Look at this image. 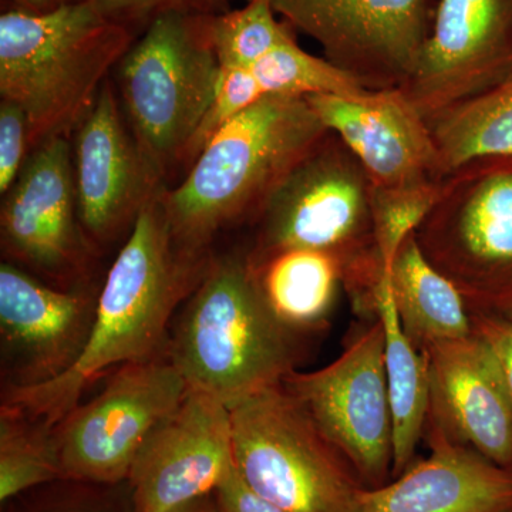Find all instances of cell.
I'll return each instance as SVG.
<instances>
[{
  "label": "cell",
  "instance_id": "6da1fadb",
  "mask_svg": "<svg viewBox=\"0 0 512 512\" xmlns=\"http://www.w3.org/2000/svg\"><path fill=\"white\" fill-rule=\"evenodd\" d=\"M164 188L138 215L99 291L86 349L72 369L52 382L3 387L2 404L56 426L83 393L110 369L167 356L170 322L201 284L210 252L175 241Z\"/></svg>",
  "mask_w": 512,
  "mask_h": 512
},
{
  "label": "cell",
  "instance_id": "7a4b0ae2",
  "mask_svg": "<svg viewBox=\"0 0 512 512\" xmlns=\"http://www.w3.org/2000/svg\"><path fill=\"white\" fill-rule=\"evenodd\" d=\"M306 97L265 96L215 134L183 183L165 190L175 241L210 252L222 229L264 207L303 158L328 137Z\"/></svg>",
  "mask_w": 512,
  "mask_h": 512
},
{
  "label": "cell",
  "instance_id": "3957f363",
  "mask_svg": "<svg viewBox=\"0 0 512 512\" xmlns=\"http://www.w3.org/2000/svg\"><path fill=\"white\" fill-rule=\"evenodd\" d=\"M131 45L133 29L93 0L47 13H2L0 96L25 111L30 151L79 127Z\"/></svg>",
  "mask_w": 512,
  "mask_h": 512
},
{
  "label": "cell",
  "instance_id": "277c9868",
  "mask_svg": "<svg viewBox=\"0 0 512 512\" xmlns=\"http://www.w3.org/2000/svg\"><path fill=\"white\" fill-rule=\"evenodd\" d=\"M296 340L265 302L247 258L214 259L178 316L167 356L188 389L231 409L296 370Z\"/></svg>",
  "mask_w": 512,
  "mask_h": 512
},
{
  "label": "cell",
  "instance_id": "5b68a950",
  "mask_svg": "<svg viewBox=\"0 0 512 512\" xmlns=\"http://www.w3.org/2000/svg\"><path fill=\"white\" fill-rule=\"evenodd\" d=\"M254 262L288 249L329 252L345 265L343 285L360 301L375 291L373 185L359 158L330 133L272 192L256 215Z\"/></svg>",
  "mask_w": 512,
  "mask_h": 512
},
{
  "label": "cell",
  "instance_id": "8992f818",
  "mask_svg": "<svg viewBox=\"0 0 512 512\" xmlns=\"http://www.w3.org/2000/svg\"><path fill=\"white\" fill-rule=\"evenodd\" d=\"M211 19L158 16L116 67L128 126L164 177L171 165L185 161L220 77Z\"/></svg>",
  "mask_w": 512,
  "mask_h": 512
},
{
  "label": "cell",
  "instance_id": "52a82bcc",
  "mask_svg": "<svg viewBox=\"0 0 512 512\" xmlns=\"http://www.w3.org/2000/svg\"><path fill=\"white\" fill-rule=\"evenodd\" d=\"M229 412L235 467L255 493L285 512H353L363 487L282 384Z\"/></svg>",
  "mask_w": 512,
  "mask_h": 512
},
{
  "label": "cell",
  "instance_id": "ba28073f",
  "mask_svg": "<svg viewBox=\"0 0 512 512\" xmlns=\"http://www.w3.org/2000/svg\"><path fill=\"white\" fill-rule=\"evenodd\" d=\"M414 237L470 308L511 302L512 156L478 158L448 174Z\"/></svg>",
  "mask_w": 512,
  "mask_h": 512
},
{
  "label": "cell",
  "instance_id": "9c48e42d",
  "mask_svg": "<svg viewBox=\"0 0 512 512\" xmlns=\"http://www.w3.org/2000/svg\"><path fill=\"white\" fill-rule=\"evenodd\" d=\"M187 392L168 356L114 370L94 399L56 424L63 480L126 483L144 441Z\"/></svg>",
  "mask_w": 512,
  "mask_h": 512
},
{
  "label": "cell",
  "instance_id": "30bf717a",
  "mask_svg": "<svg viewBox=\"0 0 512 512\" xmlns=\"http://www.w3.org/2000/svg\"><path fill=\"white\" fill-rule=\"evenodd\" d=\"M323 57L370 92L403 89L429 42L439 0H272Z\"/></svg>",
  "mask_w": 512,
  "mask_h": 512
},
{
  "label": "cell",
  "instance_id": "8fae6325",
  "mask_svg": "<svg viewBox=\"0 0 512 512\" xmlns=\"http://www.w3.org/2000/svg\"><path fill=\"white\" fill-rule=\"evenodd\" d=\"M281 384L360 477L383 485L393 468V421L379 319L330 365L293 370Z\"/></svg>",
  "mask_w": 512,
  "mask_h": 512
},
{
  "label": "cell",
  "instance_id": "7c38bea8",
  "mask_svg": "<svg viewBox=\"0 0 512 512\" xmlns=\"http://www.w3.org/2000/svg\"><path fill=\"white\" fill-rule=\"evenodd\" d=\"M0 234L9 262L60 288L84 279L96 249L79 220L69 137L50 138L30 151L2 202Z\"/></svg>",
  "mask_w": 512,
  "mask_h": 512
},
{
  "label": "cell",
  "instance_id": "4fadbf2b",
  "mask_svg": "<svg viewBox=\"0 0 512 512\" xmlns=\"http://www.w3.org/2000/svg\"><path fill=\"white\" fill-rule=\"evenodd\" d=\"M72 161L79 220L94 249L133 228L165 188L164 174L138 144L109 80L76 128Z\"/></svg>",
  "mask_w": 512,
  "mask_h": 512
},
{
  "label": "cell",
  "instance_id": "5bb4252c",
  "mask_svg": "<svg viewBox=\"0 0 512 512\" xmlns=\"http://www.w3.org/2000/svg\"><path fill=\"white\" fill-rule=\"evenodd\" d=\"M234 467L229 407L187 387L181 403L144 441L127 483L137 512H171L215 493Z\"/></svg>",
  "mask_w": 512,
  "mask_h": 512
},
{
  "label": "cell",
  "instance_id": "9a60e30c",
  "mask_svg": "<svg viewBox=\"0 0 512 512\" xmlns=\"http://www.w3.org/2000/svg\"><path fill=\"white\" fill-rule=\"evenodd\" d=\"M99 292L60 288L12 262L0 265L3 387L52 382L72 369L92 333Z\"/></svg>",
  "mask_w": 512,
  "mask_h": 512
},
{
  "label": "cell",
  "instance_id": "2e32d148",
  "mask_svg": "<svg viewBox=\"0 0 512 512\" xmlns=\"http://www.w3.org/2000/svg\"><path fill=\"white\" fill-rule=\"evenodd\" d=\"M306 99L330 133L359 158L373 190H439L446 177L429 123L402 89L352 96L315 94Z\"/></svg>",
  "mask_w": 512,
  "mask_h": 512
},
{
  "label": "cell",
  "instance_id": "e0dca14e",
  "mask_svg": "<svg viewBox=\"0 0 512 512\" xmlns=\"http://www.w3.org/2000/svg\"><path fill=\"white\" fill-rule=\"evenodd\" d=\"M512 77V0H439L433 32L403 92L424 119Z\"/></svg>",
  "mask_w": 512,
  "mask_h": 512
},
{
  "label": "cell",
  "instance_id": "ac0fdd59",
  "mask_svg": "<svg viewBox=\"0 0 512 512\" xmlns=\"http://www.w3.org/2000/svg\"><path fill=\"white\" fill-rule=\"evenodd\" d=\"M430 412L451 439L504 468L512 466V399L485 340L464 338L426 350Z\"/></svg>",
  "mask_w": 512,
  "mask_h": 512
},
{
  "label": "cell",
  "instance_id": "d6986e66",
  "mask_svg": "<svg viewBox=\"0 0 512 512\" xmlns=\"http://www.w3.org/2000/svg\"><path fill=\"white\" fill-rule=\"evenodd\" d=\"M512 471L434 424L431 454L396 480L362 488L353 512H511Z\"/></svg>",
  "mask_w": 512,
  "mask_h": 512
},
{
  "label": "cell",
  "instance_id": "ffe728a7",
  "mask_svg": "<svg viewBox=\"0 0 512 512\" xmlns=\"http://www.w3.org/2000/svg\"><path fill=\"white\" fill-rule=\"evenodd\" d=\"M382 274L389 279L403 328L417 348L426 350L473 332L467 299L454 282L430 264L414 232L397 251L389 271Z\"/></svg>",
  "mask_w": 512,
  "mask_h": 512
},
{
  "label": "cell",
  "instance_id": "44dd1931",
  "mask_svg": "<svg viewBox=\"0 0 512 512\" xmlns=\"http://www.w3.org/2000/svg\"><path fill=\"white\" fill-rule=\"evenodd\" d=\"M375 313L384 330V367L393 421V473L402 474L414 456L430 413L426 353L407 335L386 275L375 293Z\"/></svg>",
  "mask_w": 512,
  "mask_h": 512
},
{
  "label": "cell",
  "instance_id": "7402d4cb",
  "mask_svg": "<svg viewBox=\"0 0 512 512\" xmlns=\"http://www.w3.org/2000/svg\"><path fill=\"white\" fill-rule=\"evenodd\" d=\"M248 265L276 318L298 333L325 322L345 281L342 259L313 249H288Z\"/></svg>",
  "mask_w": 512,
  "mask_h": 512
},
{
  "label": "cell",
  "instance_id": "603a6c76",
  "mask_svg": "<svg viewBox=\"0 0 512 512\" xmlns=\"http://www.w3.org/2000/svg\"><path fill=\"white\" fill-rule=\"evenodd\" d=\"M444 177L478 158L512 156V77L427 119Z\"/></svg>",
  "mask_w": 512,
  "mask_h": 512
},
{
  "label": "cell",
  "instance_id": "cb8c5ba5",
  "mask_svg": "<svg viewBox=\"0 0 512 512\" xmlns=\"http://www.w3.org/2000/svg\"><path fill=\"white\" fill-rule=\"evenodd\" d=\"M63 480L56 426L18 407H0V501Z\"/></svg>",
  "mask_w": 512,
  "mask_h": 512
},
{
  "label": "cell",
  "instance_id": "d4e9b609",
  "mask_svg": "<svg viewBox=\"0 0 512 512\" xmlns=\"http://www.w3.org/2000/svg\"><path fill=\"white\" fill-rule=\"evenodd\" d=\"M264 96H352L367 92L355 79L299 47L295 36L251 67Z\"/></svg>",
  "mask_w": 512,
  "mask_h": 512
},
{
  "label": "cell",
  "instance_id": "484cf974",
  "mask_svg": "<svg viewBox=\"0 0 512 512\" xmlns=\"http://www.w3.org/2000/svg\"><path fill=\"white\" fill-rule=\"evenodd\" d=\"M211 37L221 67L251 69L288 42L293 29L276 19L272 0H247L244 8L212 16Z\"/></svg>",
  "mask_w": 512,
  "mask_h": 512
},
{
  "label": "cell",
  "instance_id": "4316f807",
  "mask_svg": "<svg viewBox=\"0 0 512 512\" xmlns=\"http://www.w3.org/2000/svg\"><path fill=\"white\" fill-rule=\"evenodd\" d=\"M264 97L251 69H238V67L224 69L221 67L214 97H212L204 119L195 131L194 138L185 154V163H194L202 148L210 143L215 134L220 133L222 128L231 123L242 111L254 106Z\"/></svg>",
  "mask_w": 512,
  "mask_h": 512
},
{
  "label": "cell",
  "instance_id": "83f0119b",
  "mask_svg": "<svg viewBox=\"0 0 512 512\" xmlns=\"http://www.w3.org/2000/svg\"><path fill=\"white\" fill-rule=\"evenodd\" d=\"M64 481V487L43 493L16 512H137L130 485L126 491H121L126 483L104 485Z\"/></svg>",
  "mask_w": 512,
  "mask_h": 512
},
{
  "label": "cell",
  "instance_id": "f1b7e54d",
  "mask_svg": "<svg viewBox=\"0 0 512 512\" xmlns=\"http://www.w3.org/2000/svg\"><path fill=\"white\" fill-rule=\"evenodd\" d=\"M111 19L130 26L148 25L167 13L215 16L228 12L231 0H93Z\"/></svg>",
  "mask_w": 512,
  "mask_h": 512
},
{
  "label": "cell",
  "instance_id": "f546056e",
  "mask_svg": "<svg viewBox=\"0 0 512 512\" xmlns=\"http://www.w3.org/2000/svg\"><path fill=\"white\" fill-rule=\"evenodd\" d=\"M30 154L25 111L9 100L0 101V191L10 190Z\"/></svg>",
  "mask_w": 512,
  "mask_h": 512
},
{
  "label": "cell",
  "instance_id": "4dcf8cb0",
  "mask_svg": "<svg viewBox=\"0 0 512 512\" xmlns=\"http://www.w3.org/2000/svg\"><path fill=\"white\" fill-rule=\"evenodd\" d=\"M473 329L491 349L512 399V319L491 309H476Z\"/></svg>",
  "mask_w": 512,
  "mask_h": 512
},
{
  "label": "cell",
  "instance_id": "1f68e13d",
  "mask_svg": "<svg viewBox=\"0 0 512 512\" xmlns=\"http://www.w3.org/2000/svg\"><path fill=\"white\" fill-rule=\"evenodd\" d=\"M215 494L225 512H285L255 493L238 473L237 467L218 485Z\"/></svg>",
  "mask_w": 512,
  "mask_h": 512
},
{
  "label": "cell",
  "instance_id": "d6a6232c",
  "mask_svg": "<svg viewBox=\"0 0 512 512\" xmlns=\"http://www.w3.org/2000/svg\"><path fill=\"white\" fill-rule=\"evenodd\" d=\"M15 9L28 13H47L77 2V0H10Z\"/></svg>",
  "mask_w": 512,
  "mask_h": 512
},
{
  "label": "cell",
  "instance_id": "836d02e7",
  "mask_svg": "<svg viewBox=\"0 0 512 512\" xmlns=\"http://www.w3.org/2000/svg\"><path fill=\"white\" fill-rule=\"evenodd\" d=\"M171 512H225L218 501L217 494L211 493L202 495L200 498L190 501V503L181 505Z\"/></svg>",
  "mask_w": 512,
  "mask_h": 512
},
{
  "label": "cell",
  "instance_id": "e575fe53",
  "mask_svg": "<svg viewBox=\"0 0 512 512\" xmlns=\"http://www.w3.org/2000/svg\"><path fill=\"white\" fill-rule=\"evenodd\" d=\"M491 311L500 313V315L505 316V318L512 319V301L501 303V305L491 308Z\"/></svg>",
  "mask_w": 512,
  "mask_h": 512
},
{
  "label": "cell",
  "instance_id": "d590c367",
  "mask_svg": "<svg viewBox=\"0 0 512 512\" xmlns=\"http://www.w3.org/2000/svg\"><path fill=\"white\" fill-rule=\"evenodd\" d=\"M511 512H512V510H511Z\"/></svg>",
  "mask_w": 512,
  "mask_h": 512
}]
</instances>
